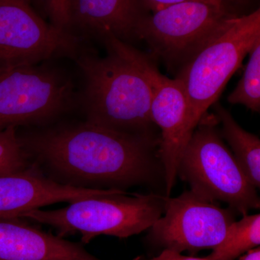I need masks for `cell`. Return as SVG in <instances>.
Listing matches in <instances>:
<instances>
[{"label":"cell","instance_id":"6da1fadb","mask_svg":"<svg viewBox=\"0 0 260 260\" xmlns=\"http://www.w3.org/2000/svg\"><path fill=\"white\" fill-rule=\"evenodd\" d=\"M17 129L32 167L62 185L90 189H125L162 177L160 138L133 135L85 120Z\"/></svg>","mask_w":260,"mask_h":260},{"label":"cell","instance_id":"7a4b0ae2","mask_svg":"<svg viewBox=\"0 0 260 260\" xmlns=\"http://www.w3.org/2000/svg\"><path fill=\"white\" fill-rule=\"evenodd\" d=\"M74 59L85 80V121L126 134L155 133L151 88L138 68L111 51L100 57L85 48Z\"/></svg>","mask_w":260,"mask_h":260},{"label":"cell","instance_id":"3957f363","mask_svg":"<svg viewBox=\"0 0 260 260\" xmlns=\"http://www.w3.org/2000/svg\"><path fill=\"white\" fill-rule=\"evenodd\" d=\"M260 39V10L231 16L203 49L178 72L187 104L186 126L191 135L246 54Z\"/></svg>","mask_w":260,"mask_h":260},{"label":"cell","instance_id":"277c9868","mask_svg":"<svg viewBox=\"0 0 260 260\" xmlns=\"http://www.w3.org/2000/svg\"><path fill=\"white\" fill-rule=\"evenodd\" d=\"M167 196L121 193L72 202L56 210H34L20 218L49 225L64 237L80 234L82 244L101 235L126 239L150 229L165 209Z\"/></svg>","mask_w":260,"mask_h":260},{"label":"cell","instance_id":"5b68a950","mask_svg":"<svg viewBox=\"0 0 260 260\" xmlns=\"http://www.w3.org/2000/svg\"><path fill=\"white\" fill-rule=\"evenodd\" d=\"M215 116H203L182 154L178 176L191 191L211 202L222 201L242 215L260 207L256 189L223 143Z\"/></svg>","mask_w":260,"mask_h":260},{"label":"cell","instance_id":"8992f818","mask_svg":"<svg viewBox=\"0 0 260 260\" xmlns=\"http://www.w3.org/2000/svg\"><path fill=\"white\" fill-rule=\"evenodd\" d=\"M74 85L50 67L0 68V132L48 125L74 107Z\"/></svg>","mask_w":260,"mask_h":260},{"label":"cell","instance_id":"52a82bcc","mask_svg":"<svg viewBox=\"0 0 260 260\" xmlns=\"http://www.w3.org/2000/svg\"><path fill=\"white\" fill-rule=\"evenodd\" d=\"M153 13L141 19L137 38L145 41L169 68L179 70L232 16L224 6L198 1L176 3Z\"/></svg>","mask_w":260,"mask_h":260},{"label":"cell","instance_id":"ba28073f","mask_svg":"<svg viewBox=\"0 0 260 260\" xmlns=\"http://www.w3.org/2000/svg\"><path fill=\"white\" fill-rule=\"evenodd\" d=\"M83 46V38L47 23L30 0H0V68L75 59Z\"/></svg>","mask_w":260,"mask_h":260},{"label":"cell","instance_id":"9c48e42d","mask_svg":"<svg viewBox=\"0 0 260 260\" xmlns=\"http://www.w3.org/2000/svg\"><path fill=\"white\" fill-rule=\"evenodd\" d=\"M234 212L191 190L177 198L167 197L164 216L149 229L148 239L154 245L180 253L213 249L235 221Z\"/></svg>","mask_w":260,"mask_h":260},{"label":"cell","instance_id":"30bf717a","mask_svg":"<svg viewBox=\"0 0 260 260\" xmlns=\"http://www.w3.org/2000/svg\"><path fill=\"white\" fill-rule=\"evenodd\" d=\"M121 56L140 70L152 90L150 117L160 129V154L164 172L166 196H170L178 176V167L191 135L186 126L187 104L181 83L160 73L153 59L132 46Z\"/></svg>","mask_w":260,"mask_h":260},{"label":"cell","instance_id":"8fae6325","mask_svg":"<svg viewBox=\"0 0 260 260\" xmlns=\"http://www.w3.org/2000/svg\"><path fill=\"white\" fill-rule=\"evenodd\" d=\"M125 192L62 185L30 166L21 172L0 175V219L20 218L24 213L56 203Z\"/></svg>","mask_w":260,"mask_h":260},{"label":"cell","instance_id":"7c38bea8","mask_svg":"<svg viewBox=\"0 0 260 260\" xmlns=\"http://www.w3.org/2000/svg\"><path fill=\"white\" fill-rule=\"evenodd\" d=\"M0 260H102L21 218L0 219Z\"/></svg>","mask_w":260,"mask_h":260},{"label":"cell","instance_id":"4fadbf2b","mask_svg":"<svg viewBox=\"0 0 260 260\" xmlns=\"http://www.w3.org/2000/svg\"><path fill=\"white\" fill-rule=\"evenodd\" d=\"M140 0H73L71 24L102 38L127 43L143 18Z\"/></svg>","mask_w":260,"mask_h":260},{"label":"cell","instance_id":"5bb4252c","mask_svg":"<svg viewBox=\"0 0 260 260\" xmlns=\"http://www.w3.org/2000/svg\"><path fill=\"white\" fill-rule=\"evenodd\" d=\"M222 135L232 147L234 157L252 185L260 186V140L237 124L231 113L219 103L213 104Z\"/></svg>","mask_w":260,"mask_h":260},{"label":"cell","instance_id":"9a60e30c","mask_svg":"<svg viewBox=\"0 0 260 260\" xmlns=\"http://www.w3.org/2000/svg\"><path fill=\"white\" fill-rule=\"evenodd\" d=\"M260 244V215H243L231 225L222 242L206 256L213 260H235Z\"/></svg>","mask_w":260,"mask_h":260},{"label":"cell","instance_id":"2e32d148","mask_svg":"<svg viewBox=\"0 0 260 260\" xmlns=\"http://www.w3.org/2000/svg\"><path fill=\"white\" fill-rule=\"evenodd\" d=\"M244 74L236 88L228 97L232 104H241L251 111H260V39L249 53Z\"/></svg>","mask_w":260,"mask_h":260},{"label":"cell","instance_id":"e0dca14e","mask_svg":"<svg viewBox=\"0 0 260 260\" xmlns=\"http://www.w3.org/2000/svg\"><path fill=\"white\" fill-rule=\"evenodd\" d=\"M17 129L11 126L0 132V175L21 172L31 166L20 145Z\"/></svg>","mask_w":260,"mask_h":260},{"label":"cell","instance_id":"ac0fdd59","mask_svg":"<svg viewBox=\"0 0 260 260\" xmlns=\"http://www.w3.org/2000/svg\"><path fill=\"white\" fill-rule=\"evenodd\" d=\"M47 7L52 24L57 28L69 30L71 25L73 0H42ZM70 31V30H69Z\"/></svg>","mask_w":260,"mask_h":260},{"label":"cell","instance_id":"d6986e66","mask_svg":"<svg viewBox=\"0 0 260 260\" xmlns=\"http://www.w3.org/2000/svg\"><path fill=\"white\" fill-rule=\"evenodd\" d=\"M143 1L144 4L153 12L158 11L166 7L169 6V5L186 1L203 2V3L216 5V6H224L223 0H143Z\"/></svg>","mask_w":260,"mask_h":260},{"label":"cell","instance_id":"ffe728a7","mask_svg":"<svg viewBox=\"0 0 260 260\" xmlns=\"http://www.w3.org/2000/svg\"><path fill=\"white\" fill-rule=\"evenodd\" d=\"M135 260H213L208 258L194 257V256H185L178 251L171 249H164L158 256L147 259L144 256H139Z\"/></svg>","mask_w":260,"mask_h":260},{"label":"cell","instance_id":"44dd1931","mask_svg":"<svg viewBox=\"0 0 260 260\" xmlns=\"http://www.w3.org/2000/svg\"><path fill=\"white\" fill-rule=\"evenodd\" d=\"M239 260H260V248H254L246 253V254L241 256Z\"/></svg>","mask_w":260,"mask_h":260},{"label":"cell","instance_id":"7402d4cb","mask_svg":"<svg viewBox=\"0 0 260 260\" xmlns=\"http://www.w3.org/2000/svg\"><path fill=\"white\" fill-rule=\"evenodd\" d=\"M223 1L225 2V0H223ZM226 1L232 2V3H241L243 0H226Z\"/></svg>","mask_w":260,"mask_h":260}]
</instances>
